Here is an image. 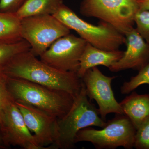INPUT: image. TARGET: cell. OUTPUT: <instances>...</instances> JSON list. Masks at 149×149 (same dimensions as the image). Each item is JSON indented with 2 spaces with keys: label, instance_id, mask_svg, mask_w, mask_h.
<instances>
[{
  "label": "cell",
  "instance_id": "cell-1",
  "mask_svg": "<svg viewBox=\"0 0 149 149\" xmlns=\"http://www.w3.org/2000/svg\"><path fill=\"white\" fill-rule=\"evenodd\" d=\"M2 71L7 77L24 79L52 89L65 91L75 97L82 88V79L77 72L54 68L37 58L29 50L15 56Z\"/></svg>",
  "mask_w": 149,
  "mask_h": 149
},
{
  "label": "cell",
  "instance_id": "cell-2",
  "mask_svg": "<svg viewBox=\"0 0 149 149\" xmlns=\"http://www.w3.org/2000/svg\"><path fill=\"white\" fill-rule=\"evenodd\" d=\"M6 84L15 101L29 104L58 119L68 112L75 98L65 91L52 89L24 79L7 76Z\"/></svg>",
  "mask_w": 149,
  "mask_h": 149
},
{
  "label": "cell",
  "instance_id": "cell-3",
  "mask_svg": "<svg viewBox=\"0 0 149 149\" xmlns=\"http://www.w3.org/2000/svg\"><path fill=\"white\" fill-rule=\"evenodd\" d=\"M98 109L89 100L84 84L68 112L57 121L55 140L50 149H70L74 146L78 131L90 126L104 128L107 123L100 116Z\"/></svg>",
  "mask_w": 149,
  "mask_h": 149
},
{
  "label": "cell",
  "instance_id": "cell-4",
  "mask_svg": "<svg viewBox=\"0 0 149 149\" xmlns=\"http://www.w3.org/2000/svg\"><path fill=\"white\" fill-rule=\"evenodd\" d=\"M53 15L95 47L104 50H116L125 44V35L110 24L102 21L98 25L88 23L64 4Z\"/></svg>",
  "mask_w": 149,
  "mask_h": 149
},
{
  "label": "cell",
  "instance_id": "cell-5",
  "mask_svg": "<svg viewBox=\"0 0 149 149\" xmlns=\"http://www.w3.org/2000/svg\"><path fill=\"white\" fill-rule=\"evenodd\" d=\"M116 114L102 130H97L91 126L80 130L75 137V143L90 142L98 149H113L119 147L133 148L136 128L125 115Z\"/></svg>",
  "mask_w": 149,
  "mask_h": 149
},
{
  "label": "cell",
  "instance_id": "cell-6",
  "mask_svg": "<svg viewBox=\"0 0 149 149\" xmlns=\"http://www.w3.org/2000/svg\"><path fill=\"white\" fill-rule=\"evenodd\" d=\"M139 10L136 0H83L80 7L83 16L105 22L124 35L134 28Z\"/></svg>",
  "mask_w": 149,
  "mask_h": 149
},
{
  "label": "cell",
  "instance_id": "cell-7",
  "mask_svg": "<svg viewBox=\"0 0 149 149\" xmlns=\"http://www.w3.org/2000/svg\"><path fill=\"white\" fill-rule=\"evenodd\" d=\"M70 29L51 15L21 19V36L30 45L31 53L40 56L56 40L70 33Z\"/></svg>",
  "mask_w": 149,
  "mask_h": 149
},
{
  "label": "cell",
  "instance_id": "cell-8",
  "mask_svg": "<svg viewBox=\"0 0 149 149\" xmlns=\"http://www.w3.org/2000/svg\"><path fill=\"white\" fill-rule=\"evenodd\" d=\"M87 43L81 37L70 33L54 42L40 56V60L59 70L77 73Z\"/></svg>",
  "mask_w": 149,
  "mask_h": 149
},
{
  "label": "cell",
  "instance_id": "cell-9",
  "mask_svg": "<svg viewBox=\"0 0 149 149\" xmlns=\"http://www.w3.org/2000/svg\"><path fill=\"white\" fill-rule=\"evenodd\" d=\"M116 77L106 76L96 66L88 69L81 78L88 98L97 102L100 116L105 121L109 113L124 114L112 90V81Z\"/></svg>",
  "mask_w": 149,
  "mask_h": 149
},
{
  "label": "cell",
  "instance_id": "cell-10",
  "mask_svg": "<svg viewBox=\"0 0 149 149\" xmlns=\"http://www.w3.org/2000/svg\"><path fill=\"white\" fill-rule=\"evenodd\" d=\"M0 126L10 147L17 146L24 149H44L27 128L14 100L6 107Z\"/></svg>",
  "mask_w": 149,
  "mask_h": 149
},
{
  "label": "cell",
  "instance_id": "cell-11",
  "mask_svg": "<svg viewBox=\"0 0 149 149\" xmlns=\"http://www.w3.org/2000/svg\"><path fill=\"white\" fill-rule=\"evenodd\" d=\"M15 102L27 128L40 146L44 149H49L55 140L58 118L29 104Z\"/></svg>",
  "mask_w": 149,
  "mask_h": 149
},
{
  "label": "cell",
  "instance_id": "cell-12",
  "mask_svg": "<svg viewBox=\"0 0 149 149\" xmlns=\"http://www.w3.org/2000/svg\"><path fill=\"white\" fill-rule=\"evenodd\" d=\"M125 36L127 49L122 58L109 68L111 72L128 69L139 70L149 63V43L144 40L136 28Z\"/></svg>",
  "mask_w": 149,
  "mask_h": 149
},
{
  "label": "cell",
  "instance_id": "cell-13",
  "mask_svg": "<svg viewBox=\"0 0 149 149\" xmlns=\"http://www.w3.org/2000/svg\"><path fill=\"white\" fill-rule=\"evenodd\" d=\"M123 54V51L119 49L104 50L87 43L80 58L77 74L81 78L88 69L94 67L101 65L109 68L122 58Z\"/></svg>",
  "mask_w": 149,
  "mask_h": 149
},
{
  "label": "cell",
  "instance_id": "cell-14",
  "mask_svg": "<svg viewBox=\"0 0 149 149\" xmlns=\"http://www.w3.org/2000/svg\"><path fill=\"white\" fill-rule=\"evenodd\" d=\"M119 103L124 114L136 130L149 118V94L140 95L132 92Z\"/></svg>",
  "mask_w": 149,
  "mask_h": 149
},
{
  "label": "cell",
  "instance_id": "cell-15",
  "mask_svg": "<svg viewBox=\"0 0 149 149\" xmlns=\"http://www.w3.org/2000/svg\"><path fill=\"white\" fill-rule=\"evenodd\" d=\"M63 4V0H26L15 14L20 20L36 15H53Z\"/></svg>",
  "mask_w": 149,
  "mask_h": 149
},
{
  "label": "cell",
  "instance_id": "cell-16",
  "mask_svg": "<svg viewBox=\"0 0 149 149\" xmlns=\"http://www.w3.org/2000/svg\"><path fill=\"white\" fill-rule=\"evenodd\" d=\"M21 20L15 13L0 11V40L17 41L21 40Z\"/></svg>",
  "mask_w": 149,
  "mask_h": 149
},
{
  "label": "cell",
  "instance_id": "cell-17",
  "mask_svg": "<svg viewBox=\"0 0 149 149\" xmlns=\"http://www.w3.org/2000/svg\"><path fill=\"white\" fill-rule=\"evenodd\" d=\"M30 49L29 43L23 39L17 41L0 40V72L15 56Z\"/></svg>",
  "mask_w": 149,
  "mask_h": 149
},
{
  "label": "cell",
  "instance_id": "cell-18",
  "mask_svg": "<svg viewBox=\"0 0 149 149\" xmlns=\"http://www.w3.org/2000/svg\"><path fill=\"white\" fill-rule=\"evenodd\" d=\"M137 75L133 76L128 82H125L120 88L123 95H127L144 84L149 85V63L139 70Z\"/></svg>",
  "mask_w": 149,
  "mask_h": 149
},
{
  "label": "cell",
  "instance_id": "cell-19",
  "mask_svg": "<svg viewBox=\"0 0 149 149\" xmlns=\"http://www.w3.org/2000/svg\"><path fill=\"white\" fill-rule=\"evenodd\" d=\"M134 22L137 32L147 42L149 43V10L139 9L135 15Z\"/></svg>",
  "mask_w": 149,
  "mask_h": 149
},
{
  "label": "cell",
  "instance_id": "cell-20",
  "mask_svg": "<svg viewBox=\"0 0 149 149\" xmlns=\"http://www.w3.org/2000/svg\"><path fill=\"white\" fill-rule=\"evenodd\" d=\"M134 148L149 149V118L136 130Z\"/></svg>",
  "mask_w": 149,
  "mask_h": 149
},
{
  "label": "cell",
  "instance_id": "cell-21",
  "mask_svg": "<svg viewBox=\"0 0 149 149\" xmlns=\"http://www.w3.org/2000/svg\"><path fill=\"white\" fill-rule=\"evenodd\" d=\"M6 80V75L0 72V123L6 107L14 100L8 89Z\"/></svg>",
  "mask_w": 149,
  "mask_h": 149
},
{
  "label": "cell",
  "instance_id": "cell-22",
  "mask_svg": "<svg viewBox=\"0 0 149 149\" xmlns=\"http://www.w3.org/2000/svg\"><path fill=\"white\" fill-rule=\"evenodd\" d=\"M26 0H0V11L15 13Z\"/></svg>",
  "mask_w": 149,
  "mask_h": 149
},
{
  "label": "cell",
  "instance_id": "cell-23",
  "mask_svg": "<svg viewBox=\"0 0 149 149\" xmlns=\"http://www.w3.org/2000/svg\"><path fill=\"white\" fill-rule=\"evenodd\" d=\"M10 147L6 140L3 132L0 126V149H7Z\"/></svg>",
  "mask_w": 149,
  "mask_h": 149
},
{
  "label": "cell",
  "instance_id": "cell-24",
  "mask_svg": "<svg viewBox=\"0 0 149 149\" xmlns=\"http://www.w3.org/2000/svg\"><path fill=\"white\" fill-rule=\"evenodd\" d=\"M139 9L149 10V0H136Z\"/></svg>",
  "mask_w": 149,
  "mask_h": 149
}]
</instances>
